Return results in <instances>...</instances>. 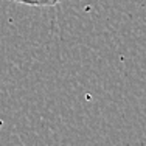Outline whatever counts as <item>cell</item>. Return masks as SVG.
Wrapping results in <instances>:
<instances>
[{
	"instance_id": "6da1fadb",
	"label": "cell",
	"mask_w": 146,
	"mask_h": 146,
	"mask_svg": "<svg viewBox=\"0 0 146 146\" xmlns=\"http://www.w3.org/2000/svg\"><path fill=\"white\" fill-rule=\"evenodd\" d=\"M13 2L28 6H54L58 3H61V0H13Z\"/></svg>"
}]
</instances>
